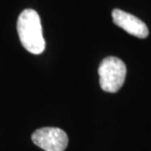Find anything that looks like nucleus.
<instances>
[{"label":"nucleus","instance_id":"nucleus-2","mask_svg":"<svg viewBox=\"0 0 151 151\" xmlns=\"http://www.w3.org/2000/svg\"><path fill=\"white\" fill-rule=\"evenodd\" d=\"M98 74L101 88L106 92L115 93L121 89L125 83L127 67L121 59L109 56L101 61Z\"/></svg>","mask_w":151,"mask_h":151},{"label":"nucleus","instance_id":"nucleus-1","mask_svg":"<svg viewBox=\"0 0 151 151\" xmlns=\"http://www.w3.org/2000/svg\"><path fill=\"white\" fill-rule=\"evenodd\" d=\"M17 31L22 45L26 50L35 55L45 49V40L39 15L34 9H26L20 14L17 22Z\"/></svg>","mask_w":151,"mask_h":151},{"label":"nucleus","instance_id":"nucleus-3","mask_svg":"<svg viewBox=\"0 0 151 151\" xmlns=\"http://www.w3.org/2000/svg\"><path fill=\"white\" fill-rule=\"evenodd\" d=\"M32 140L44 151H64L68 146L67 134L59 128L45 127L34 132Z\"/></svg>","mask_w":151,"mask_h":151},{"label":"nucleus","instance_id":"nucleus-4","mask_svg":"<svg viewBox=\"0 0 151 151\" xmlns=\"http://www.w3.org/2000/svg\"><path fill=\"white\" fill-rule=\"evenodd\" d=\"M112 18L115 25L123 29L128 34L138 38H145L148 37L149 32L147 26L134 15L120 9H115L112 12Z\"/></svg>","mask_w":151,"mask_h":151}]
</instances>
